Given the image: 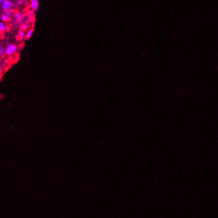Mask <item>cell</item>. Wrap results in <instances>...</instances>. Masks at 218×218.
<instances>
[{
	"instance_id": "obj_1",
	"label": "cell",
	"mask_w": 218,
	"mask_h": 218,
	"mask_svg": "<svg viewBox=\"0 0 218 218\" xmlns=\"http://www.w3.org/2000/svg\"><path fill=\"white\" fill-rule=\"evenodd\" d=\"M18 50V47L16 45H14V44H10L6 48V50H5V53L6 55H13L17 52Z\"/></svg>"
},
{
	"instance_id": "obj_5",
	"label": "cell",
	"mask_w": 218,
	"mask_h": 218,
	"mask_svg": "<svg viewBox=\"0 0 218 218\" xmlns=\"http://www.w3.org/2000/svg\"><path fill=\"white\" fill-rule=\"evenodd\" d=\"M6 30V24L4 23V22H0V33H4Z\"/></svg>"
},
{
	"instance_id": "obj_8",
	"label": "cell",
	"mask_w": 218,
	"mask_h": 218,
	"mask_svg": "<svg viewBox=\"0 0 218 218\" xmlns=\"http://www.w3.org/2000/svg\"><path fill=\"white\" fill-rule=\"evenodd\" d=\"M4 1H5V0H0V4H2Z\"/></svg>"
},
{
	"instance_id": "obj_6",
	"label": "cell",
	"mask_w": 218,
	"mask_h": 218,
	"mask_svg": "<svg viewBox=\"0 0 218 218\" xmlns=\"http://www.w3.org/2000/svg\"><path fill=\"white\" fill-rule=\"evenodd\" d=\"M33 34H34V30H29L27 32H26V39H30V38L32 37V35H33Z\"/></svg>"
},
{
	"instance_id": "obj_3",
	"label": "cell",
	"mask_w": 218,
	"mask_h": 218,
	"mask_svg": "<svg viewBox=\"0 0 218 218\" xmlns=\"http://www.w3.org/2000/svg\"><path fill=\"white\" fill-rule=\"evenodd\" d=\"M30 7L34 11H38L39 10V0H30Z\"/></svg>"
},
{
	"instance_id": "obj_4",
	"label": "cell",
	"mask_w": 218,
	"mask_h": 218,
	"mask_svg": "<svg viewBox=\"0 0 218 218\" xmlns=\"http://www.w3.org/2000/svg\"><path fill=\"white\" fill-rule=\"evenodd\" d=\"M8 13H9V12L6 11L5 13H4V14H2V15H1V18H1V20H2V22H9V21L11 19V16L8 14Z\"/></svg>"
},
{
	"instance_id": "obj_2",
	"label": "cell",
	"mask_w": 218,
	"mask_h": 218,
	"mask_svg": "<svg viewBox=\"0 0 218 218\" xmlns=\"http://www.w3.org/2000/svg\"><path fill=\"white\" fill-rule=\"evenodd\" d=\"M14 3L10 1V0H5L2 4H1V7L3 10L6 11V10H10L13 8Z\"/></svg>"
},
{
	"instance_id": "obj_7",
	"label": "cell",
	"mask_w": 218,
	"mask_h": 218,
	"mask_svg": "<svg viewBox=\"0 0 218 218\" xmlns=\"http://www.w3.org/2000/svg\"><path fill=\"white\" fill-rule=\"evenodd\" d=\"M16 16H17V18H20L21 17H22V14H17V15H16Z\"/></svg>"
}]
</instances>
